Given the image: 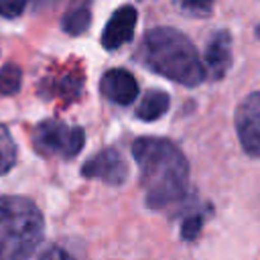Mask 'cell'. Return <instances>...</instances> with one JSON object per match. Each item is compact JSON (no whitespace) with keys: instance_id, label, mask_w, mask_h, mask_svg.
Masks as SVG:
<instances>
[{"instance_id":"obj_1","label":"cell","mask_w":260,"mask_h":260,"mask_svg":"<svg viewBox=\"0 0 260 260\" xmlns=\"http://www.w3.org/2000/svg\"><path fill=\"white\" fill-rule=\"evenodd\" d=\"M132 154L140 171V185L148 207L160 209L185 195L189 165L171 140L142 136L132 144Z\"/></svg>"},{"instance_id":"obj_2","label":"cell","mask_w":260,"mask_h":260,"mask_svg":"<svg viewBox=\"0 0 260 260\" xmlns=\"http://www.w3.org/2000/svg\"><path fill=\"white\" fill-rule=\"evenodd\" d=\"M138 57L154 73L183 85H197L205 77V65L193 43L179 30L158 26L144 35Z\"/></svg>"},{"instance_id":"obj_3","label":"cell","mask_w":260,"mask_h":260,"mask_svg":"<svg viewBox=\"0 0 260 260\" xmlns=\"http://www.w3.org/2000/svg\"><path fill=\"white\" fill-rule=\"evenodd\" d=\"M39 207L18 195L0 197V260H26L43 240Z\"/></svg>"},{"instance_id":"obj_4","label":"cell","mask_w":260,"mask_h":260,"mask_svg":"<svg viewBox=\"0 0 260 260\" xmlns=\"http://www.w3.org/2000/svg\"><path fill=\"white\" fill-rule=\"evenodd\" d=\"M85 142V132L79 126H67L57 120L41 122L32 132V144L39 154L53 156L59 154L63 158H73Z\"/></svg>"},{"instance_id":"obj_5","label":"cell","mask_w":260,"mask_h":260,"mask_svg":"<svg viewBox=\"0 0 260 260\" xmlns=\"http://www.w3.org/2000/svg\"><path fill=\"white\" fill-rule=\"evenodd\" d=\"M236 130L244 150L260 156V91L250 93L236 112Z\"/></svg>"},{"instance_id":"obj_6","label":"cell","mask_w":260,"mask_h":260,"mask_svg":"<svg viewBox=\"0 0 260 260\" xmlns=\"http://www.w3.org/2000/svg\"><path fill=\"white\" fill-rule=\"evenodd\" d=\"M81 175L87 179H102L108 185H122L128 177V167L116 148H106L85 160Z\"/></svg>"},{"instance_id":"obj_7","label":"cell","mask_w":260,"mask_h":260,"mask_svg":"<svg viewBox=\"0 0 260 260\" xmlns=\"http://www.w3.org/2000/svg\"><path fill=\"white\" fill-rule=\"evenodd\" d=\"M136 20H138V12L134 6H130V4L120 6L110 16L108 24L104 26V32H102L104 49H118V47L126 45L128 41H132Z\"/></svg>"},{"instance_id":"obj_8","label":"cell","mask_w":260,"mask_h":260,"mask_svg":"<svg viewBox=\"0 0 260 260\" xmlns=\"http://www.w3.org/2000/svg\"><path fill=\"white\" fill-rule=\"evenodd\" d=\"M102 93L120 106H128L136 100L138 95V83L134 79L132 73H128L126 69H110L104 73L102 77Z\"/></svg>"},{"instance_id":"obj_9","label":"cell","mask_w":260,"mask_h":260,"mask_svg":"<svg viewBox=\"0 0 260 260\" xmlns=\"http://www.w3.org/2000/svg\"><path fill=\"white\" fill-rule=\"evenodd\" d=\"M203 65H205V73H209L213 79L223 77V73L230 69L232 65V37L225 30L215 32L205 49V57H203Z\"/></svg>"},{"instance_id":"obj_10","label":"cell","mask_w":260,"mask_h":260,"mask_svg":"<svg viewBox=\"0 0 260 260\" xmlns=\"http://www.w3.org/2000/svg\"><path fill=\"white\" fill-rule=\"evenodd\" d=\"M91 22V10H89V0H75V4L63 14L61 18V28L67 35H81L89 28Z\"/></svg>"},{"instance_id":"obj_11","label":"cell","mask_w":260,"mask_h":260,"mask_svg":"<svg viewBox=\"0 0 260 260\" xmlns=\"http://www.w3.org/2000/svg\"><path fill=\"white\" fill-rule=\"evenodd\" d=\"M167 110H169V95L160 89H150L140 100V104L136 108V118H140L144 122H152V120L160 118Z\"/></svg>"},{"instance_id":"obj_12","label":"cell","mask_w":260,"mask_h":260,"mask_svg":"<svg viewBox=\"0 0 260 260\" xmlns=\"http://www.w3.org/2000/svg\"><path fill=\"white\" fill-rule=\"evenodd\" d=\"M16 162V144L6 126L0 124V175H6Z\"/></svg>"},{"instance_id":"obj_13","label":"cell","mask_w":260,"mask_h":260,"mask_svg":"<svg viewBox=\"0 0 260 260\" xmlns=\"http://www.w3.org/2000/svg\"><path fill=\"white\" fill-rule=\"evenodd\" d=\"M22 71L14 63H8L0 69V95H12L20 89Z\"/></svg>"},{"instance_id":"obj_14","label":"cell","mask_w":260,"mask_h":260,"mask_svg":"<svg viewBox=\"0 0 260 260\" xmlns=\"http://www.w3.org/2000/svg\"><path fill=\"white\" fill-rule=\"evenodd\" d=\"M177 4L189 14L203 16V14H209V10L213 6V0H177Z\"/></svg>"},{"instance_id":"obj_15","label":"cell","mask_w":260,"mask_h":260,"mask_svg":"<svg viewBox=\"0 0 260 260\" xmlns=\"http://www.w3.org/2000/svg\"><path fill=\"white\" fill-rule=\"evenodd\" d=\"M26 0H0V16L4 18H16L22 14Z\"/></svg>"},{"instance_id":"obj_16","label":"cell","mask_w":260,"mask_h":260,"mask_svg":"<svg viewBox=\"0 0 260 260\" xmlns=\"http://www.w3.org/2000/svg\"><path fill=\"white\" fill-rule=\"evenodd\" d=\"M30 260H73V258L67 252H63L61 248H57V246H45L41 252L32 254Z\"/></svg>"},{"instance_id":"obj_17","label":"cell","mask_w":260,"mask_h":260,"mask_svg":"<svg viewBox=\"0 0 260 260\" xmlns=\"http://www.w3.org/2000/svg\"><path fill=\"white\" fill-rule=\"evenodd\" d=\"M201 223H203V219H201L199 215H191V217H187V219L183 221V225H181V234H183V238H185V240H193V238L199 234Z\"/></svg>"},{"instance_id":"obj_18","label":"cell","mask_w":260,"mask_h":260,"mask_svg":"<svg viewBox=\"0 0 260 260\" xmlns=\"http://www.w3.org/2000/svg\"><path fill=\"white\" fill-rule=\"evenodd\" d=\"M59 0H30V4H32V8L35 10H45V8H51V6H55Z\"/></svg>"},{"instance_id":"obj_19","label":"cell","mask_w":260,"mask_h":260,"mask_svg":"<svg viewBox=\"0 0 260 260\" xmlns=\"http://www.w3.org/2000/svg\"><path fill=\"white\" fill-rule=\"evenodd\" d=\"M258 37H260V28H258Z\"/></svg>"}]
</instances>
